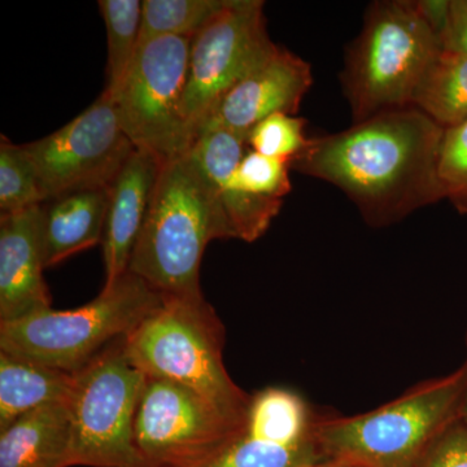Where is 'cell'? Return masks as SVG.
Wrapping results in <instances>:
<instances>
[{
  "label": "cell",
  "mask_w": 467,
  "mask_h": 467,
  "mask_svg": "<svg viewBox=\"0 0 467 467\" xmlns=\"http://www.w3.org/2000/svg\"><path fill=\"white\" fill-rule=\"evenodd\" d=\"M420 467H467V426L460 418L432 441Z\"/></svg>",
  "instance_id": "28"
},
{
  "label": "cell",
  "mask_w": 467,
  "mask_h": 467,
  "mask_svg": "<svg viewBox=\"0 0 467 467\" xmlns=\"http://www.w3.org/2000/svg\"><path fill=\"white\" fill-rule=\"evenodd\" d=\"M444 129L416 107L387 110L339 133L310 138L290 169L342 190L371 227L401 223L442 201Z\"/></svg>",
  "instance_id": "1"
},
{
  "label": "cell",
  "mask_w": 467,
  "mask_h": 467,
  "mask_svg": "<svg viewBox=\"0 0 467 467\" xmlns=\"http://www.w3.org/2000/svg\"><path fill=\"white\" fill-rule=\"evenodd\" d=\"M98 5L106 23L109 41V84L104 92L115 100L140 47L143 2L100 0Z\"/></svg>",
  "instance_id": "21"
},
{
  "label": "cell",
  "mask_w": 467,
  "mask_h": 467,
  "mask_svg": "<svg viewBox=\"0 0 467 467\" xmlns=\"http://www.w3.org/2000/svg\"><path fill=\"white\" fill-rule=\"evenodd\" d=\"M146 380L126 355L124 337L75 374L67 399L72 466L147 467L134 441L135 414Z\"/></svg>",
  "instance_id": "7"
},
{
  "label": "cell",
  "mask_w": 467,
  "mask_h": 467,
  "mask_svg": "<svg viewBox=\"0 0 467 467\" xmlns=\"http://www.w3.org/2000/svg\"><path fill=\"white\" fill-rule=\"evenodd\" d=\"M41 205L0 216V322L51 308L43 279Z\"/></svg>",
  "instance_id": "14"
},
{
  "label": "cell",
  "mask_w": 467,
  "mask_h": 467,
  "mask_svg": "<svg viewBox=\"0 0 467 467\" xmlns=\"http://www.w3.org/2000/svg\"><path fill=\"white\" fill-rule=\"evenodd\" d=\"M72 466L67 400L36 409L0 430V467Z\"/></svg>",
  "instance_id": "17"
},
{
  "label": "cell",
  "mask_w": 467,
  "mask_h": 467,
  "mask_svg": "<svg viewBox=\"0 0 467 467\" xmlns=\"http://www.w3.org/2000/svg\"><path fill=\"white\" fill-rule=\"evenodd\" d=\"M230 238L201 173L187 153L164 162L129 272L162 296L202 297L201 266L208 243Z\"/></svg>",
  "instance_id": "2"
},
{
  "label": "cell",
  "mask_w": 467,
  "mask_h": 467,
  "mask_svg": "<svg viewBox=\"0 0 467 467\" xmlns=\"http://www.w3.org/2000/svg\"><path fill=\"white\" fill-rule=\"evenodd\" d=\"M75 374L0 350V430L36 409L67 401Z\"/></svg>",
  "instance_id": "18"
},
{
  "label": "cell",
  "mask_w": 467,
  "mask_h": 467,
  "mask_svg": "<svg viewBox=\"0 0 467 467\" xmlns=\"http://www.w3.org/2000/svg\"><path fill=\"white\" fill-rule=\"evenodd\" d=\"M161 167L162 162L149 150L135 149L110 184L101 242L106 267L104 285L115 284L129 272Z\"/></svg>",
  "instance_id": "15"
},
{
  "label": "cell",
  "mask_w": 467,
  "mask_h": 467,
  "mask_svg": "<svg viewBox=\"0 0 467 467\" xmlns=\"http://www.w3.org/2000/svg\"><path fill=\"white\" fill-rule=\"evenodd\" d=\"M236 180L245 192L284 201L291 192L290 162L251 150L242 159Z\"/></svg>",
  "instance_id": "27"
},
{
  "label": "cell",
  "mask_w": 467,
  "mask_h": 467,
  "mask_svg": "<svg viewBox=\"0 0 467 467\" xmlns=\"http://www.w3.org/2000/svg\"><path fill=\"white\" fill-rule=\"evenodd\" d=\"M45 201L88 190L109 189L135 146L106 92L57 131L23 144Z\"/></svg>",
  "instance_id": "11"
},
{
  "label": "cell",
  "mask_w": 467,
  "mask_h": 467,
  "mask_svg": "<svg viewBox=\"0 0 467 467\" xmlns=\"http://www.w3.org/2000/svg\"><path fill=\"white\" fill-rule=\"evenodd\" d=\"M466 382L463 362L368 413L317 420L319 451L326 460L362 467H420L432 441L459 420Z\"/></svg>",
  "instance_id": "4"
},
{
  "label": "cell",
  "mask_w": 467,
  "mask_h": 467,
  "mask_svg": "<svg viewBox=\"0 0 467 467\" xmlns=\"http://www.w3.org/2000/svg\"><path fill=\"white\" fill-rule=\"evenodd\" d=\"M306 125L303 117L275 113L251 129L247 143L254 152L291 162L308 146Z\"/></svg>",
  "instance_id": "25"
},
{
  "label": "cell",
  "mask_w": 467,
  "mask_h": 467,
  "mask_svg": "<svg viewBox=\"0 0 467 467\" xmlns=\"http://www.w3.org/2000/svg\"><path fill=\"white\" fill-rule=\"evenodd\" d=\"M227 0H143L140 46L159 36L193 38Z\"/></svg>",
  "instance_id": "23"
},
{
  "label": "cell",
  "mask_w": 467,
  "mask_h": 467,
  "mask_svg": "<svg viewBox=\"0 0 467 467\" xmlns=\"http://www.w3.org/2000/svg\"><path fill=\"white\" fill-rule=\"evenodd\" d=\"M442 50L467 57V0H450L447 26L441 33Z\"/></svg>",
  "instance_id": "29"
},
{
  "label": "cell",
  "mask_w": 467,
  "mask_h": 467,
  "mask_svg": "<svg viewBox=\"0 0 467 467\" xmlns=\"http://www.w3.org/2000/svg\"><path fill=\"white\" fill-rule=\"evenodd\" d=\"M161 301L160 292L128 272L79 308H47L0 322V350L76 374L133 331Z\"/></svg>",
  "instance_id": "6"
},
{
  "label": "cell",
  "mask_w": 467,
  "mask_h": 467,
  "mask_svg": "<svg viewBox=\"0 0 467 467\" xmlns=\"http://www.w3.org/2000/svg\"><path fill=\"white\" fill-rule=\"evenodd\" d=\"M109 189L88 190L51 199L41 205L46 267L103 242Z\"/></svg>",
  "instance_id": "16"
},
{
  "label": "cell",
  "mask_w": 467,
  "mask_h": 467,
  "mask_svg": "<svg viewBox=\"0 0 467 467\" xmlns=\"http://www.w3.org/2000/svg\"><path fill=\"white\" fill-rule=\"evenodd\" d=\"M192 41L167 36L142 43L113 100L135 149L149 150L162 164L184 155L193 143L182 117Z\"/></svg>",
  "instance_id": "8"
},
{
  "label": "cell",
  "mask_w": 467,
  "mask_h": 467,
  "mask_svg": "<svg viewBox=\"0 0 467 467\" xmlns=\"http://www.w3.org/2000/svg\"><path fill=\"white\" fill-rule=\"evenodd\" d=\"M245 143L247 135L213 129L199 135L186 153L225 221L230 238L252 243L267 232L284 201L256 195L239 186L236 171L244 158Z\"/></svg>",
  "instance_id": "12"
},
{
  "label": "cell",
  "mask_w": 467,
  "mask_h": 467,
  "mask_svg": "<svg viewBox=\"0 0 467 467\" xmlns=\"http://www.w3.org/2000/svg\"><path fill=\"white\" fill-rule=\"evenodd\" d=\"M441 50V38L418 2L378 0L368 5L340 75L353 124L413 107L418 88Z\"/></svg>",
  "instance_id": "3"
},
{
  "label": "cell",
  "mask_w": 467,
  "mask_h": 467,
  "mask_svg": "<svg viewBox=\"0 0 467 467\" xmlns=\"http://www.w3.org/2000/svg\"><path fill=\"white\" fill-rule=\"evenodd\" d=\"M466 347H467V335H466ZM465 364L467 365V358ZM460 420L467 426V382L465 391H463L462 401H461L460 408Z\"/></svg>",
  "instance_id": "31"
},
{
  "label": "cell",
  "mask_w": 467,
  "mask_h": 467,
  "mask_svg": "<svg viewBox=\"0 0 467 467\" xmlns=\"http://www.w3.org/2000/svg\"><path fill=\"white\" fill-rule=\"evenodd\" d=\"M317 418L309 405L290 389L269 387L251 396L243 431L284 445L315 441Z\"/></svg>",
  "instance_id": "19"
},
{
  "label": "cell",
  "mask_w": 467,
  "mask_h": 467,
  "mask_svg": "<svg viewBox=\"0 0 467 467\" xmlns=\"http://www.w3.org/2000/svg\"><path fill=\"white\" fill-rule=\"evenodd\" d=\"M317 441L284 445L239 432L229 444L196 467H316L325 461Z\"/></svg>",
  "instance_id": "22"
},
{
  "label": "cell",
  "mask_w": 467,
  "mask_h": 467,
  "mask_svg": "<svg viewBox=\"0 0 467 467\" xmlns=\"http://www.w3.org/2000/svg\"><path fill=\"white\" fill-rule=\"evenodd\" d=\"M316 467H362L356 463L346 462V461L325 460Z\"/></svg>",
  "instance_id": "30"
},
{
  "label": "cell",
  "mask_w": 467,
  "mask_h": 467,
  "mask_svg": "<svg viewBox=\"0 0 467 467\" xmlns=\"http://www.w3.org/2000/svg\"><path fill=\"white\" fill-rule=\"evenodd\" d=\"M413 107L442 129L467 119V57L441 50L418 88Z\"/></svg>",
  "instance_id": "20"
},
{
  "label": "cell",
  "mask_w": 467,
  "mask_h": 467,
  "mask_svg": "<svg viewBox=\"0 0 467 467\" xmlns=\"http://www.w3.org/2000/svg\"><path fill=\"white\" fill-rule=\"evenodd\" d=\"M438 175L444 199L467 216V119L444 129Z\"/></svg>",
  "instance_id": "26"
},
{
  "label": "cell",
  "mask_w": 467,
  "mask_h": 467,
  "mask_svg": "<svg viewBox=\"0 0 467 467\" xmlns=\"http://www.w3.org/2000/svg\"><path fill=\"white\" fill-rule=\"evenodd\" d=\"M38 178L21 146L2 135L0 142V211L17 213L45 202Z\"/></svg>",
  "instance_id": "24"
},
{
  "label": "cell",
  "mask_w": 467,
  "mask_h": 467,
  "mask_svg": "<svg viewBox=\"0 0 467 467\" xmlns=\"http://www.w3.org/2000/svg\"><path fill=\"white\" fill-rule=\"evenodd\" d=\"M243 425L198 392L147 377L135 414V447L147 467H196L229 444Z\"/></svg>",
  "instance_id": "10"
},
{
  "label": "cell",
  "mask_w": 467,
  "mask_h": 467,
  "mask_svg": "<svg viewBox=\"0 0 467 467\" xmlns=\"http://www.w3.org/2000/svg\"><path fill=\"white\" fill-rule=\"evenodd\" d=\"M313 85L312 67L287 48L275 50L227 92L196 138L213 129L247 135L275 113L296 116Z\"/></svg>",
  "instance_id": "13"
},
{
  "label": "cell",
  "mask_w": 467,
  "mask_h": 467,
  "mask_svg": "<svg viewBox=\"0 0 467 467\" xmlns=\"http://www.w3.org/2000/svg\"><path fill=\"white\" fill-rule=\"evenodd\" d=\"M264 8L263 0H227L193 36L182 97V117L193 142L227 92L275 50Z\"/></svg>",
  "instance_id": "9"
},
{
  "label": "cell",
  "mask_w": 467,
  "mask_h": 467,
  "mask_svg": "<svg viewBox=\"0 0 467 467\" xmlns=\"http://www.w3.org/2000/svg\"><path fill=\"white\" fill-rule=\"evenodd\" d=\"M125 352L147 377L187 387L235 420L247 395L223 362L225 327L202 297L162 296L161 304L124 337Z\"/></svg>",
  "instance_id": "5"
}]
</instances>
